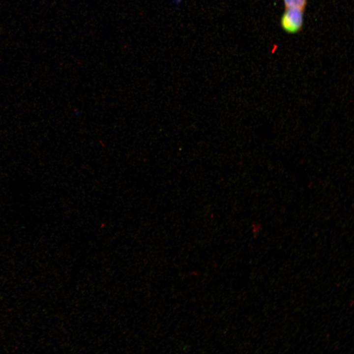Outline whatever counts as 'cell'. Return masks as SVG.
I'll return each mask as SVG.
<instances>
[{
	"label": "cell",
	"instance_id": "1",
	"mask_svg": "<svg viewBox=\"0 0 354 354\" xmlns=\"http://www.w3.org/2000/svg\"><path fill=\"white\" fill-rule=\"evenodd\" d=\"M304 10L297 8H286L281 19L283 30L290 34L299 32L303 24Z\"/></svg>",
	"mask_w": 354,
	"mask_h": 354
},
{
	"label": "cell",
	"instance_id": "2",
	"mask_svg": "<svg viewBox=\"0 0 354 354\" xmlns=\"http://www.w3.org/2000/svg\"><path fill=\"white\" fill-rule=\"evenodd\" d=\"M286 8H297L304 10L307 0H283Z\"/></svg>",
	"mask_w": 354,
	"mask_h": 354
},
{
	"label": "cell",
	"instance_id": "3",
	"mask_svg": "<svg viewBox=\"0 0 354 354\" xmlns=\"http://www.w3.org/2000/svg\"><path fill=\"white\" fill-rule=\"evenodd\" d=\"M182 0H172V3L174 5L178 6L181 3Z\"/></svg>",
	"mask_w": 354,
	"mask_h": 354
}]
</instances>
